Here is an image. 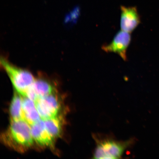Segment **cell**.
I'll return each mask as SVG.
<instances>
[{
	"mask_svg": "<svg viewBox=\"0 0 159 159\" xmlns=\"http://www.w3.org/2000/svg\"><path fill=\"white\" fill-rule=\"evenodd\" d=\"M93 136L96 144L93 153L94 159L120 158L135 142L133 139L118 141L112 137L98 134H94Z\"/></svg>",
	"mask_w": 159,
	"mask_h": 159,
	"instance_id": "2",
	"label": "cell"
},
{
	"mask_svg": "<svg viewBox=\"0 0 159 159\" xmlns=\"http://www.w3.org/2000/svg\"><path fill=\"white\" fill-rule=\"evenodd\" d=\"M1 66L8 75L16 91L25 97L35 81L33 75L27 70L13 65L4 57L1 59Z\"/></svg>",
	"mask_w": 159,
	"mask_h": 159,
	"instance_id": "3",
	"label": "cell"
},
{
	"mask_svg": "<svg viewBox=\"0 0 159 159\" xmlns=\"http://www.w3.org/2000/svg\"><path fill=\"white\" fill-rule=\"evenodd\" d=\"M48 132L53 140L58 138L62 132V120L58 116L43 120Z\"/></svg>",
	"mask_w": 159,
	"mask_h": 159,
	"instance_id": "11",
	"label": "cell"
},
{
	"mask_svg": "<svg viewBox=\"0 0 159 159\" xmlns=\"http://www.w3.org/2000/svg\"><path fill=\"white\" fill-rule=\"evenodd\" d=\"M31 128L34 141L39 146L46 147L53 144L55 140L48 132L43 120L41 119L31 125Z\"/></svg>",
	"mask_w": 159,
	"mask_h": 159,
	"instance_id": "8",
	"label": "cell"
},
{
	"mask_svg": "<svg viewBox=\"0 0 159 159\" xmlns=\"http://www.w3.org/2000/svg\"><path fill=\"white\" fill-rule=\"evenodd\" d=\"M131 41L130 33L121 30L116 34L110 43L103 45L102 49L107 53H117L124 61H126L127 49Z\"/></svg>",
	"mask_w": 159,
	"mask_h": 159,
	"instance_id": "5",
	"label": "cell"
},
{
	"mask_svg": "<svg viewBox=\"0 0 159 159\" xmlns=\"http://www.w3.org/2000/svg\"><path fill=\"white\" fill-rule=\"evenodd\" d=\"M120 28L122 30L129 33L136 29L141 22L138 10L135 7L121 6Z\"/></svg>",
	"mask_w": 159,
	"mask_h": 159,
	"instance_id": "7",
	"label": "cell"
},
{
	"mask_svg": "<svg viewBox=\"0 0 159 159\" xmlns=\"http://www.w3.org/2000/svg\"><path fill=\"white\" fill-rule=\"evenodd\" d=\"M54 86L50 81L40 76L35 79L34 82L27 91L25 97L35 101L38 99L54 93Z\"/></svg>",
	"mask_w": 159,
	"mask_h": 159,
	"instance_id": "6",
	"label": "cell"
},
{
	"mask_svg": "<svg viewBox=\"0 0 159 159\" xmlns=\"http://www.w3.org/2000/svg\"><path fill=\"white\" fill-rule=\"evenodd\" d=\"M22 107L25 120L30 125L34 124L41 120L34 101L27 97H23Z\"/></svg>",
	"mask_w": 159,
	"mask_h": 159,
	"instance_id": "9",
	"label": "cell"
},
{
	"mask_svg": "<svg viewBox=\"0 0 159 159\" xmlns=\"http://www.w3.org/2000/svg\"><path fill=\"white\" fill-rule=\"evenodd\" d=\"M54 93L41 97L35 101L36 107L42 120L52 118L58 115L60 104Z\"/></svg>",
	"mask_w": 159,
	"mask_h": 159,
	"instance_id": "4",
	"label": "cell"
},
{
	"mask_svg": "<svg viewBox=\"0 0 159 159\" xmlns=\"http://www.w3.org/2000/svg\"><path fill=\"white\" fill-rule=\"evenodd\" d=\"M17 92L13 95L10 107L11 120H25L24 113L22 107L23 97Z\"/></svg>",
	"mask_w": 159,
	"mask_h": 159,
	"instance_id": "10",
	"label": "cell"
},
{
	"mask_svg": "<svg viewBox=\"0 0 159 159\" xmlns=\"http://www.w3.org/2000/svg\"><path fill=\"white\" fill-rule=\"evenodd\" d=\"M2 139L7 146L21 152L31 148L34 143L31 125L25 120H11L9 128L3 133Z\"/></svg>",
	"mask_w": 159,
	"mask_h": 159,
	"instance_id": "1",
	"label": "cell"
}]
</instances>
